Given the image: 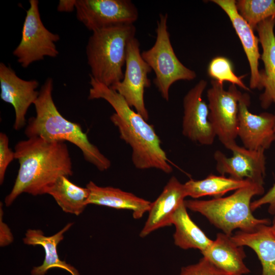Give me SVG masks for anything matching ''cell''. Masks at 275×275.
<instances>
[{
  "instance_id": "28",
  "label": "cell",
  "mask_w": 275,
  "mask_h": 275,
  "mask_svg": "<svg viewBox=\"0 0 275 275\" xmlns=\"http://www.w3.org/2000/svg\"><path fill=\"white\" fill-rule=\"evenodd\" d=\"M15 159L14 152L9 147V139L6 134L0 133V184H2L8 167Z\"/></svg>"
},
{
  "instance_id": "17",
  "label": "cell",
  "mask_w": 275,
  "mask_h": 275,
  "mask_svg": "<svg viewBox=\"0 0 275 275\" xmlns=\"http://www.w3.org/2000/svg\"><path fill=\"white\" fill-rule=\"evenodd\" d=\"M274 25L275 17H272L260 23L256 28L263 50L261 59L264 69L260 72L262 89H264V91L260 96V100L261 106L265 109L272 103L275 105Z\"/></svg>"
},
{
  "instance_id": "15",
  "label": "cell",
  "mask_w": 275,
  "mask_h": 275,
  "mask_svg": "<svg viewBox=\"0 0 275 275\" xmlns=\"http://www.w3.org/2000/svg\"><path fill=\"white\" fill-rule=\"evenodd\" d=\"M186 197L184 184L172 176L161 194L151 203L148 217L140 236L146 237L157 229L172 225L174 213Z\"/></svg>"
},
{
  "instance_id": "31",
  "label": "cell",
  "mask_w": 275,
  "mask_h": 275,
  "mask_svg": "<svg viewBox=\"0 0 275 275\" xmlns=\"http://www.w3.org/2000/svg\"><path fill=\"white\" fill-rule=\"evenodd\" d=\"M76 0H61L58 6L60 12H71L75 8Z\"/></svg>"
},
{
  "instance_id": "13",
  "label": "cell",
  "mask_w": 275,
  "mask_h": 275,
  "mask_svg": "<svg viewBox=\"0 0 275 275\" xmlns=\"http://www.w3.org/2000/svg\"><path fill=\"white\" fill-rule=\"evenodd\" d=\"M38 86L37 80L23 79L10 66L0 63V96L14 107L15 130H19L25 126L28 110L39 94L37 90Z\"/></svg>"
},
{
  "instance_id": "6",
  "label": "cell",
  "mask_w": 275,
  "mask_h": 275,
  "mask_svg": "<svg viewBox=\"0 0 275 275\" xmlns=\"http://www.w3.org/2000/svg\"><path fill=\"white\" fill-rule=\"evenodd\" d=\"M167 13H160L155 30L156 37L154 45L141 52L144 60L155 73L153 82L161 97L169 99V90L176 81L194 79L196 72L185 66L176 56L168 30Z\"/></svg>"
},
{
  "instance_id": "11",
  "label": "cell",
  "mask_w": 275,
  "mask_h": 275,
  "mask_svg": "<svg viewBox=\"0 0 275 275\" xmlns=\"http://www.w3.org/2000/svg\"><path fill=\"white\" fill-rule=\"evenodd\" d=\"M207 85L201 79L185 95L182 132L191 141L208 146L213 144L216 136L209 119L208 106L202 98Z\"/></svg>"
},
{
  "instance_id": "5",
  "label": "cell",
  "mask_w": 275,
  "mask_h": 275,
  "mask_svg": "<svg viewBox=\"0 0 275 275\" xmlns=\"http://www.w3.org/2000/svg\"><path fill=\"white\" fill-rule=\"evenodd\" d=\"M134 24L119 25L95 31L86 46L90 74L98 81L111 87L124 77L129 42L135 37Z\"/></svg>"
},
{
  "instance_id": "4",
  "label": "cell",
  "mask_w": 275,
  "mask_h": 275,
  "mask_svg": "<svg viewBox=\"0 0 275 275\" xmlns=\"http://www.w3.org/2000/svg\"><path fill=\"white\" fill-rule=\"evenodd\" d=\"M264 193L263 185L252 183L226 197L187 200L184 203L187 209L201 213L223 233L232 236L237 229L251 232L261 225H269V219L256 218L251 208L252 198Z\"/></svg>"
},
{
  "instance_id": "9",
  "label": "cell",
  "mask_w": 275,
  "mask_h": 275,
  "mask_svg": "<svg viewBox=\"0 0 275 275\" xmlns=\"http://www.w3.org/2000/svg\"><path fill=\"white\" fill-rule=\"evenodd\" d=\"M140 46V42L135 37L129 42L123 79L109 87L121 95L131 107H134L148 121L149 114L144 102V92L145 89L151 86L148 74L152 70L143 59Z\"/></svg>"
},
{
  "instance_id": "3",
  "label": "cell",
  "mask_w": 275,
  "mask_h": 275,
  "mask_svg": "<svg viewBox=\"0 0 275 275\" xmlns=\"http://www.w3.org/2000/svg\"><path fill=\"white\" fill-rule=\"evenodd\" d=\"M53 80L47 78L34 102L36 116L30 118L24 133L28 138L40 137L49 142H69L82 152L85 160L98 170H108L111 161L88 139L81 126L65 119L58 111L52 98Z\"/></svg>"
},
{
  "instance_id": "12",
  "label": "cell",
  "mask_w": 275,
  "mask_h": 275,
  "mask_svg": "<svg viewBox=\"0 0 275 275\" xmlns=\"http://www.w3.org/2000/svg\"><path fill=\"white\" fill-rule=\"evenodd\" d=\"M229 150L233 153L231 157L226 156L219 150L214 152L217 171L221 175L228 174L236 179L248 180L263 185L266 171L265 150H250L236 143Z\"/></svg>"
},
{
  "instance_id": "1",
  "label": "cell",
  "mask_w": 275,
  "mask_h": 275,
  "mask_svg": "<svg viewBox=\"0 0 275 275\" xmlns=\"http://www.w3.org/2000/svg\"><path fill=\"white\" fill-rule=\"evenodd\" d=\"M14 155L19 168L13 187L5 199L7 206L22 193L34 196L46 194L61 176L73 174L71 158L65 142L29 138L16 144Z\"/></svg>"
},
{
  "instance_id": "29",
  "label": "cell",
  "mask_w": 275,
  "mask_h": 275,
  "mask_svg": "<svg viewBox=\"0 0 275 275\" xmlns=\"http://www.w3.org/2000/svg\"><path fill=\"white\" fill-rule=\"evenodd\" d=\"M264 205H268V211L269 213L275 214V183L260 198L251 202V208L253 212Z\"/></svg>"
},
{
  "instance_id": "27",
  "label": "cell",
  "mask_w": 275,
  "mask_h": 275,
  "mask_svg": "<svg viewBox=\"0 0 275 275\" xmlns=\"http://www.w3.org/2000/svg\"><path fill=\"white\" fill-rule=\"evenodd\" d=\"M179 275H230L216 266L205 257L197 263L181 268Z\"/></svg>"
},
{
  "instance_id": "10",
  "label": "cell",
  "mask_w": 275,
  "mask_h": 275,
  "mask_svg": "<svg viewBox=\"0 0 275 275\" xmlns=\"http://www.w3.org/2000/svg\"><path fill=\"white\" fill-rule=\"evenodd\" d=\"M76 17L92 32L111 26L133 24L139 17L130 0H76Z\"/></svg>"
},
{
  "instance_id": "33",
  "label": "cell",
  "mask_w": 275,
  "mask_h": 275,
  "mask_svg": "<svg viewBox=\"0 0 275 275\" xmlns=\"http://www.w3.org/2000/svg\"><path fill=\"white\" fill-rule=\"evenodd\" d=\"M274 130H275V128H274Z\"/></svg>"
},
{
  "instance_id": "8",
  "label": "cell",
  "mask_w": 275,
  "mask_h": 275,
  "mask_svg": "<svg viewBox=\"0 0 275 275\" xmlns=\"http://www.w3.org/2000/svg\"><path fill=\"white\" fill-rule=\"evenodd\" d=\"M211 87L208 90L207 97L209 110V119L216 136L229 148L236 143L238 136L239 102L242 94L234 85L225 90L223 84L211 80Z\"/></svg>"
},
{
  "instance_id": "26",
  "label": "cell",
  "mask_w": 275,
  "mask_h": 275,
  "mask_svg": "<svg viewBox=\"0 0 275 275\" xmlns=\"http://www.w3.org/2000/svg\"><path fill=\"white\" fill-rule=\"evenodd\" d=\"M207 73L212 80L220 84L229 81L244 90H250L242 80L245 75L238 76L234 72L231 61L225 57L217 56L212 59L208 65Z\"/></svg>"
},
{
  "instance_id": "24",
  "label": "cell",
  "mask_w": 275,
  "mask_h": 275,
  "mask_svg": "<svg viewBox=\"0 0 275 275\" xmlns=\"http://www.w3.org/2000/svg\"><path fill=\"white\" fill-rule=\"evenodd\" d=\"M252 183L248 180L210 174L202 180L190 179L184 186L187 197L197 199L207 196L219 198L230 191L236 190Z\"/></svg>"
},
{
  "instance_id": "19",
  "label": "cell",
  "mask_w": 275,
  "mask_h": 275,
  "mask_svg": "<svg viewBox=\"0 0 275 275\" xmlns=\"http://www.w3.org/2000/svg\"><path fill=\"white\" fill-rule=\"evenodd\" d=\"M86 187L89 190L88 204L130 210L135 219L141 218L151 205V202L118 188L99 186L93 181H90Z\"/></svg>"
},
{
  "instance_id": "20",
  "label": "cell",
  "mask_w": 275,
  "mask_h": 275,
  "mask_svg": "<svg viewBox=\"0 0 275 275\" xmlns=\"http://www.w3.org/2000/svg\"><path fill=\"white\" fill-rule=\"evenodd\" d=\"M73 223L67 224L56 234L46 236L43 232L38 229H29L23 238L24 244L32 245H41L45 251V258L42 265L35 267L31 271L32 275H45L51 268H60L65 270L71 275H80L77 270L65 261L59 258L57 246L64 239V234L73 225Z\"/></svg>"
},
{
  "instance_id": "18",
  "label": "cell",
  "mask_w": 275,
  "mask_h": 275,
  "mask_svg": "<svg viewBox=\"0 0 275 275\" xmlns=\"http://www.w3.org/2000/svg\"><path fill=\"white\" fill-rule=\"evenodd\" d=\"M201 253L230 275H244L250 272L244 262L246 255L243 246L236 244L231 236L224 233H218L215 239Z\"/></svg>"
},
{
  "instance_id": "32",
  "label": "cell",
  "mask_w": 275,
  "mask_h": 275,
  "mask_svg": "<svg viewBox=\"0 0 275 275\" xmlns=\"http://www.w3.org/2000/svg\"><path fill=\"white\" fill-rule=\"evenodd\" d=\"M270 227H271V230H272L273 233L275 235V217H274V219L273 221L272 225L271 226H270Z\"/></svg>"
},
{
  "instance_id": "30",
  "label": "cell",
  "mask_w": 275,
  "mask_h": 275,
  "mask_svg": "<svg viewBox=\"0 0 275 275\" xmlns=\"http://www.w3.org/2000/svg\"><path fill=\"white\" fill-rule=\"evenodd\" d=\"M1 203L0 207V245L5 246L11 244L14 239L10 228L3 221V210Z\"/></svg>"
},
{
  "instance_id": "23",
  "label": "cell",
  "mask_w": 275,
  "mask_h": 275,
  "mask_svg": "<svg viewBox=\"0 0 275 275\" xmlns=\"http://www.w3.org/2000/svg\"><path fill=\"white\" fill-rule=\"evenodd\" d=\"M46 194L51 195L63 211L76 215L88 205L89 189L74 184L66 176L59 178Z\"/></svg>"
},
{
  "instance_id": "2",
  "label": "cell",
  "mask_w": 275,
  "mask_h": 275,
  "mask_svg": "<svg viewBox=\"0 0 275 275\" xmlns=\"http://www.w3.org/2000/svg\"><path fill=\"white\" fill-rule=\"evenodd\" d=\"M90 85L88 99H104L115 110L111 121L118 128L120 138L130 146L134 166L140 170L154 168L167 174L172 172L154 126L134 112L118 92L90 75Z\"/></svg>"
},
{
  "instance_id": "21",
  "label": "cell",
  "mask_w": 275,
  "mask_h": 275,
  "mask_svg": "<svg viewBox=\"0 0 275 275\" xmlns=\"http://www.w3.org/2000/svg\"><path fill=\"white\" fill-rule=\"evenodd\" d=\"M231 238L238 245L255 252L262 265L261 275H275V235L270 226L261 225L251 232L239 231Z\"/></svg>"
},
{
  "instance_id": "14",
  "label": "cell",
  "mask_w": 275,
  "mask_h": 275,
  "mask_svg": "<svg viewBox=\"0 0 275 275\" xmlns=\"http://www.w3.org/2000/svg\"><path fill=\"white\" fill-rule=\"evenodd\" d=\"M250 101L249 96L244 94L239 102L238 136L245 148L265 150L275 141V115L251 113Z\"/></svg>"
},
{
  "instance_id": "25",
  "label": "cell",
  "mask_w": 275,
  "mask_h": 275,
  "mask_svg": "<svg viewBox=\"0 0 275 275\" xmlns=\"http://www.w3.org/2000/svg\"><path fill=\"white\" fill-rule=\"evenodd\" d=\"M237 11L253 30L263 21L275 17L273 0H239L236 1Z\"/></svg>"
},
{
  "instance_id": "7",
  "label": "cell",
  "mask_w": 275,
  "mask_h": 275,
  "mask_svg": "<svg viewBox=\"0 0 275 275\" xmlns=\"http://www.w3.org/2000/svg\"><path fill=\"white\" fill-rule=\"evenodd\" d=\"M24 20L21 40L13 54L23 68L46 57L56 58L59 54L56 42L60 36L49 31L42 22L37 0H30Z\"/></svg>"
},
{
  "instance_id": "16",
  "label": "cell",
  "mask_w": 275,
  "mask_h": 275,
  "mask_svg": "<svg viewBox=\"0 0 275 275\" xmlns=\"http://www.w3.org/2000/svg\"><path fill=\"white\" fill-rule=\"evenodd\" d=\"M211 1L226 12L241 41L251 69L250 88L262 90L261 74L258 69L259 60L261 58L258 46L259 38L255 35L254 30L238 13L235 1Z\"/></svg>"
},
{
  "instance_id": "22",
  "label": "cell",
  "mask_w": 275,
  "mask_h": 275,
  "mask_svg": "<svg viewBox=\"0 0 275 275\" xmlns=\"http://www.w3.org/2000/svg\"><path fill=\"white\" fill-rule=\"evenodd\" d=\"M186 209L183 202L172 217V223L175 227L174 243L182 249H198L202 253L209 246L212 240L191 220Z\"/></svg>"
}]
</instances>
